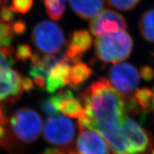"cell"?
<instances>
[{
  "label": "cell",
  "mask_w": 154,
  "mask_h": 154,
  "mask_svg": "<svg viewBox=\"0 0 154 154\" xmlns=\"http://www.w3.org/2000/svg\"><path fill=\"white\" fill-rule=\"evenodd\" d=\"M79 99L91 128L103 136L113 153L128 154L123 134L124 101L109 79L100 78L94 82L79 94Z\"/></svg>",
  "instance_id": "1"
},
{
  "label": "cell",
  "mask_w": 154,
  "mask_h": 154,
  "mask_svg": "<svg viewBox=\"0 0 154 154\" xmlns=\"http://www.w3.org/2000/svg\"><path fill=\"white\" fill-rule=\"evenodd\" d=\"M14 50L0 47V105L13 104L22 98L23 77L12 69Z\"/></svg>",
  "instance_id": "2"
},
{
  "label": "cell",
  "mask_w": 154,
  "mask_h": 154,
  "mask_svg": "<svg viewBox=\"0 0 154 154\" xmlns=\"http://www.w3.org/2000/svg\"><path fill=\"white\" fill-rule=\"evenodd\" d=\"M134 42L126 31H119L96 38V58L102 63H120L130 57Z\"/></svg>",
  "instance_id": "3"
},
{
  "label": "cell",
  "mask_w": 154,
  "mask_h": 154,
  "mask_svg": "<svg viewBox=\"0 0 154 154\" xmlns=\"http://www.w3.org/2000/svg\"><path fill=\"white\" fill-rule=\"evenodd\" d=\"M138 69L129 63H117L109 71V81L116 91L122 96L124 103L134 101V93L140 84Z\"/></svg>",
  "instance_id": "4"
},
{
  "label": "cell",
  "mask_w": 154,
  "mask_h": 154,
  "mask_svg": "<svg viewBox=\"0 0 154 154\" xmlns=\"http://www.w3.org/2000/svg\"><path fill=\"white\" fill-rule=\"evenodd\" d=\"M12 132L21 141L30 143L35 141L42 134L43 124L39 114L31 108H21L9 119Z\"/></svg>",
  "instance_id": "5"
},
{
  "label": "cell",
  "mask_w": 154,
  "mask_h": 154,
  "mask_svg": "<svg viewBox=\"0 0 154 154\" xmlns=\"http://www.w3.org/2000/svg\"><path fill=\"white\" fill-rule=\"evenodd\" d=\"M32 42L42 53L55 54L60 52L66 39L59 25L51 21L44 20L34 27L32 32Z\"/></svg>",
  "instance_id": "6"
},
{
  "label": "cell",
  "mask_w": 154,
  "mask_h": 154,
  "mask_svg": "<svg viewBox=\"0 0 154 154\" xmlns=\"http://www.w3.org/2000/svg\"><path fill=\"white\" fill-rule=\"evenodd\" d=\"M75 125L70 119L61 115L47 118L43 128L44 138L48 143L66 148L74 142Z\"/></svg>",
  "instance_id": "7"
},
{
  "label": "cell",
  "mask_w": 154,
  "mask_h": 154,
  "mask_svg": "<svg viewBox=\"0 0 154 154\" xmlns=\"http://www.w3.org/2000/svg\"><path fill=\"white\" fill-rule=\"evenodd\" d=\"M123 134L128 154H150L153 149V138L134 119L125 116Z\"/></svg>",
  "instance_id": "8"
},
{
  "label": "cell",
  "mask_w": 154,
  "mask_h": 154,
  "mask_svg": "<svg viewBox=\"0 0 154 154\" xmlns=\"http://www.w3.org/2000/svg\"><path fill=\"white\" fill-rule=\"evenodd\" d=\"M89 29L91 33L97 38L119 31H126L128 29V23L120 13L106 9L91 19Z\"/></svg>",
  "instance_id": "9"
},
{
  "label": "cell",
  "mask_w": 154,
  "mask_h": 154,
  "mask_svg": "<svg viewBox=\"0 0 154 154\" xmlns=\"http://www.w3.org/2000/svg\"><path fill=\"white\" fill-rule=\"evenodd\" d=\"M76 140L77 154H111V150L103 136L94 128L79 127Z\"/></svg>",
  "instance_id": "10"
},
{
  "label": "cell",
  "mask_w": 154,
  "mask_h": 154,
  "mask_svg": "<svg viewBox=\"0 0 154 154\" xmlns=\"http://www.w3.org/2000/svg\"><path fill=\"white\" fill-rule=\"evenodd\" d=\"M93 38L87 30H75L69 34V39L66 44V54L69 62H79L91 48Z\"/></svg>",
  "instance_id": "11"
},
{
  "label": "cell",
  "mask_w": 154,
  "mask_h": 154,
  "mask_svg": "<svg viewBox=\"0 0 154 154\" xmlns=\"http://www.w3.org/2000/svg\"><path fill=\"white\" fill-rule=\"evenodd\" d=\"M70 70L71 66L68 61H61L51 67L46 80V91L49 94H53L57 90L68 86Z\"/></svg>",
  "instance_id": "12"
},
{
  "label": "cell",
  "mask_w": 154,
  "mask_h": 154,
  "mask_svg": "<svg viewBox=\"0 0 154 154\" xmlns=\"http://www.w3.org/2000/svg\"><path fill=\"white\" fill-rule=\"evenodd\" d=\"M73 11L84 20L94 19L103 10L106 0H69Z\"/></svg>",
  "instance_id": "13"
},
{
  "label": "cell",
  "mask_w": 154,
  "mask_h": 154,
  "mask_svg": "<svg viewBox=\"0 0 154 154\" xmlns=\"http://www.w3.org/2000/svg\"><path fill=\"white\" fill-rule=\"evenodd\" d=\"M74 97L72 91L69 89H59L57 94L44 99L40 103V109L45 114L51 116L58 115L61 103L69 98Z\"/></svg>",
  "instance_id": "14"
},
{
  "label": "cell",
  "mask_w": 154,
  "mask_h": 154,
  "mask_svg": "<svg viewBox=\"0 0 154 154\" xmlns=\"http://www.w3.org/2000/svg\"><path fill=\"white\" fill-rule=\"evenodd\" d=\"M92 74V69L87 64L83 62H77L71 66L69 74V84L74 89H79Z\"/></svg>",
  "instance_id": "15"
},
{
  "label": "cell",
  "mask_w": 154,
  "mask_h": 154,
  "mask_svg": "<svg viewBox=\"0 0 154 154\" xmlns=\"http://www.w3.org/2000/svg\"><path fill=\"white\" fill-rule=\"evenodd\" d=\"M59 111L66 116L72 119H80L85 114V109L80 99L69 98L61 103Z\"/></svg>",
  "instance_id": "16"
},
{
  "label": "cell",
  "mask_w": 154,
  "mask_h": 154,
  "mask_svg": "<svg viewBox=\"0 0 154 154\" xmlns=\"http://www.w3.org/2000/svg\"><path fill=\"white\" fill-rule=\"evenodd\" d=\"M138 26L140 34L146 41L154 42V9L143 13Z\"/></svg>",
  "instance_id": "17"
},
{
  "label": "cell",
  "mask_w": 154,
  "mask_h": 154,
  "mask_svg": "<svg viewBox=\"0 0 154 154\" xmlns=\"http://www.w3.org/2000/svg\"><path fill=\"white\" fill-rule=\"evenodd\" d=\"M153 91L148 88L137 89L134 93V99L142 113L148 112L153 106Z\"/></svg>",
  "instance_id": "18"
},
{
  "label": "cell",
  "mask_w": 154,
  "mask_h": 154,
  "mask_svg": "<svg viewBox=\"0 0 154 154\" xmlns=\"http://www.w3.org/2000/svg\"><path fill=\"white\" fill-rule=\"evenodd\" d=\"M46 12L50 18L54 21H59L62 18L66 11V5L61 0H43Z\"/></svg>",
  "instance_id": "19"
},
{
  "label": "cell",
  "mask_w": 154,
  "mask_h": 154,
  "mask_svg": "<svg viewBox=\"0 0 154 154\" xmlns=\"http://www.w3.org/2000/svg\"><path fill=\"white\" fill-rule=\"evenodd\" d=\"M108 5L120 11H127L134 9L140 0H106Z\"/></svg>",
  "instance_id": "20"
},
{
  "label": "cell",
  "mask_w": 154,
  "mask_h": 154,
  "mask_svg": "<svg viewBox=\"0 0 154 154\" xmlns=\"http://www.w3.org/2000/svg\"><path fill=\"white\" fill-rule=\"evenodd\" d=\"M34 0H12L11 8L19 14H27L33 7Z\"/></svg>",
  "instance_id": "21"
},
{
  "label": "cell",
  "mask_w": 154,
  "mask_h": 154,
  "mask_svg": "<svg viewBox=\"0 0 154 154\" xmlns=\"http://www.w3.org/2000/svg\"><path fill=\"white\" fill-rule=\"evenodd\" d=\"M34 53L32 48L28 44H20L17 46L16 50V58L17 60L26 62L29 59H32Z\"/></svg>",
  "instance_id": "22"
},
{
  "label": "cell",
  "mask_w": 154,
  "mask_h": 154,
  "mask_svg": "<svg viewBox=\"0 0 154 154\" xmlns=\"http://www.w3.org/2000/svg\"><path fill=\"white\" fill-rule=\"evenodd\" d=\"M15 11L8 6L4 5L0 9V18L5 22L11 23L16 17Z\"/></svg>",
  "instance_id": "23"
},
{
  "label": "cell",
  "mask_w": 154,
  "mask_h": 154,
  "mask_svg": "<svg viewBox=\"0 0 154 154\" xmlns=\"http://www.w3.org/2000/svg\"><path fill=\"white\" fill-rule=\"evenodd\" d=\"M11 27H12L13 32L17 35H22L26 32L27 29V25L24 20L19 19L16 22L11 23Z\"/></svg>",
  "instance_id": "24"
},
{
  "label": "cell",
  "mask_w": 154,
  "mask_h": 154,
  "mask_svg": "<svg viewBox=\"0 0 154 154\" xmlns=\"http://www.w3.org/2000/svg\"><path fill=\"white\" fill-rule=\"evenodd\" d=\"M139 74L140 77L146 82H150L154 78V70L151 66H144L141 67Z\"/></svg>",
  "instance_id": "25"
},
{
  "label": "cell",
  "mask_w": 154,
  "mask_h": 154,
  "mask_svg": "<svg viewBox=\"0 0 154 154\" xmlns=\"http://www.w3.org/2000/svg\"><path fill=\"white\" fill-rule=\"evenodd\" d=\"M9 133L7 131L6 126L0 124V146L6 148L10 143L9 139Z\"/></svg>",
  "instance_id": "26"
},
{
  "label": "cell",
  "mask_w": 154,
  "mask_h": 154,
  "mask_svg": "<svg viewBox=\"0 0 154 154\" xmlns=\"http://www.w3.org/2000/svg\"><path fill=\"white\" fill-rule=\"evenodd\" d=\"M22 88L23 91L30 92L34 88V84L33 81L28 77H24L22 82Z\"/></svg>",
  "instance_id": "27"
},
{
  "label": "cell",
  "mask_w": 154,
  "mask_h": 154,
  "mask_svg": "<svg viewBox=\"0 0 154 154\" xmlns=\"http://www.w3.org/2000/svg\"><path fill=\"white\" fill-rule=\"evenodd\" d=\"M69 151L66 152L59 149H47L42 154H69Z\"/></svg>",
  "instance_id": "28"
},
{
  "label": "cell",
  "mask_w": 154,
  "mask_h": 154,
  "mask_svg": "<svg viewBox=\"0 0 154 154\" xmlns=\"http://www.w3.org/2000/svg\"><path fill=\"white\" fill-rule=\"evenodd\" d=\"M8 123V119L6 116L2 105H0V124L6 126Z\"/></svg>",
  "instance_id": "29"
},
{
  "label": "cell",
  "mask_w": 154,
  "mask_h": 154,
  "mask_svg": "<svg viewBox=\"0 0 154 154\" xmlns=\"http://www.w3.org/2000/svg\"><path fill=\"white\" fill-rule=\"evenodd\" d=\"M7 2V0H0V6H2H2L5 5V4Z\"/></svg>",
  "instance_id": "30"
},
{
  "label": "cell",
  "mask_w": 154,
  "mask_h": 154,
  "mask_svg": "<svg viewBox=\"0 0 154 154\" xmlns=\"http://www.w3.org/2000/svg\"><path fill=\"white\" fill-rule=\"evenodd\" d=\"M69 154H77L76 152L74 151H69Z\"/></svg>",
  "instance_id": "31"
},
{
  "label": "cell",
  "mask_w": 154,
  "mask_h": 154,
  "mask_svg": "<svg viewBox=\"0 0 154 154\" xmlns=\"http://www.w3.org/2000/svg\"><path fill=\"white\" fill-rule=\"evenodd\" d=\"M61 1L63 4H64V5H66V0H61Z\"/></svg>",
  "instance_id": "32"
},
{
  "label": "cell",
  "mask_w": 154,
  "mask_h": 154,
  "mask_svg": "<svg viewBox=\"0 0 154 154\" xmlns=\"http://www.w3.org/2000/svg\"><path fill=\"white\" fill-rule=\"evenodd\" d=\"M153 106L154 109V90H153Z\"/></svg>",
  "instance_id": "33"
},
{
  "label": "cell",
  "mask_w": 154,
  "mask_h": 154,
  "mask_svg": "<svg viewBox=\"0 0 154 154\" xmlns=\"http://www.w3.org/2000/svg\"><path fill=\"white\" fill-rule=\"evenodd\" d=\"M151 153H152V154H154V148H153V151H152V152H151Z\"/></svg>",
  "instance_id": "34"
},
{
  "label": "cell",
  "mask_w": 154,
  "mask_h": 154,
  "mask_svg": "<svg viewBox=\"0 0 154 154\" xmlns=\"http://www.w3.org/2000/svg\"><path fill=\"white\" fill-rule=\"evenodd\" d=\"M153 55H154V54H153Z\"/></svg>",
  "instance_id": "35"
}]
</instances>
